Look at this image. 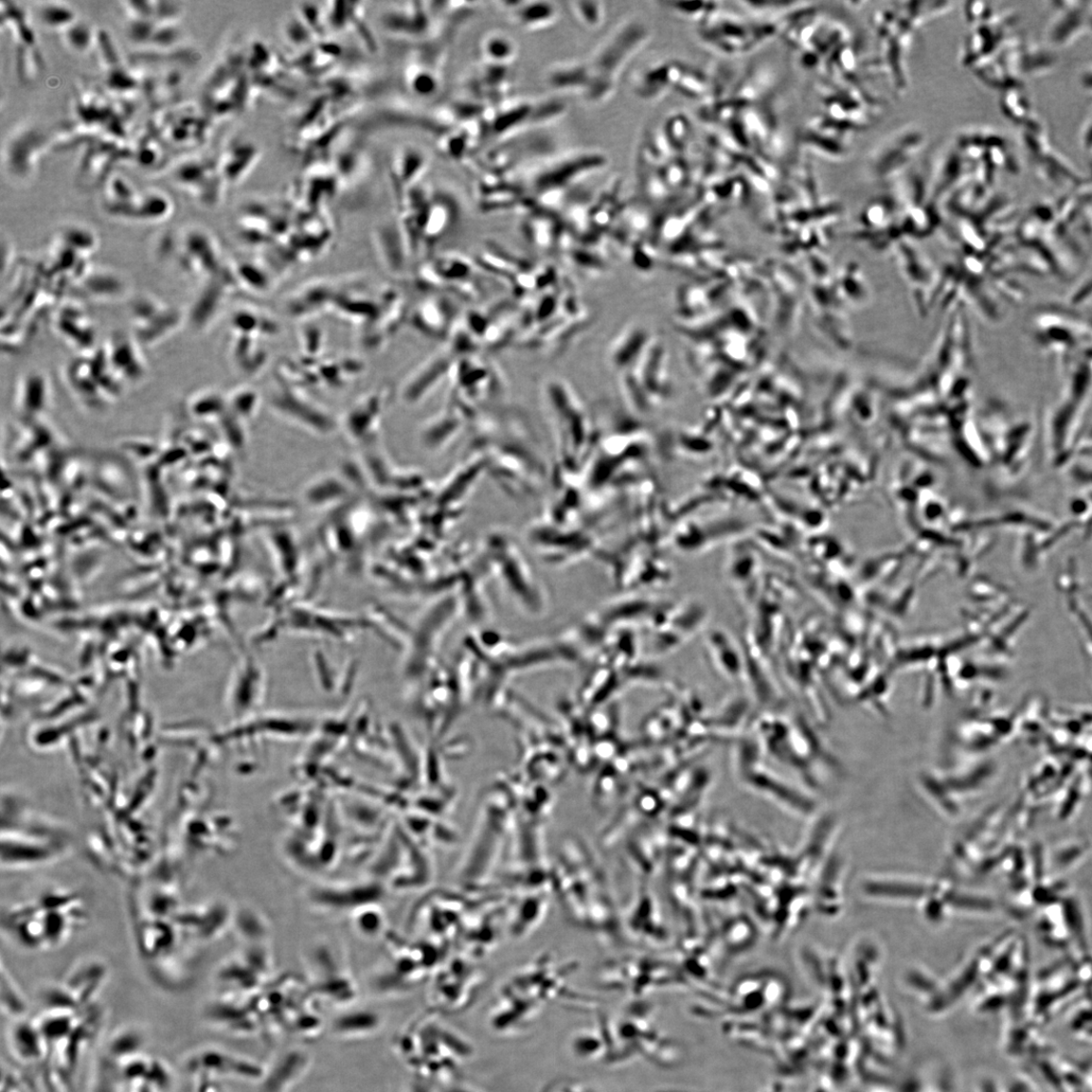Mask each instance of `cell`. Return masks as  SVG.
<instances>
[{
	"label": "cell",
	"mask_w": 1092,
	"mask_h": 1092,
	"mask_svg": "<svg viewBox=\"0 0 1092 1092\" xmlns=\"http://www.w3.org/2000/svg\"><path fill=\"white\" fill-rule=\"evenodd\" d=\"M542 398L560 443L575 444V435H582L586 426L587 414L574 389L561 378H548L542 387Z\"/></svg>",
	"instance_id": "277c9868"
},
{
	"label": "cell",
	"mask_w": 1092,
	"mask_h": 1092,
	"mask_svg": "<svg viewBox=\"0 0 1092 1092\" xmlns=\"http://www.w3.org/2000/svg\"><path fill=\"white\" fill-rule=\"evenodd\" d=\"M67 38L71 46L81 51L85 50L91 43L92 33L86 26L74 24L68 30Z\"/></svg>",
	"instance_id": "e0dca14e"
},
{
	"label": "cell",
	"mask_w": 1092,
	"mask_h": 1092,
	"mask_svg": "<svg viewBox=\"0 0 1092 1092\" xmlns=\"http://www.w3.org/2000/svg\"><path fill=\"white\" fill-rule=\"evenodd\" d=\"M86 917V905L78 893L51 889L8 908L4 926L8 934L24 947L51 950L73 937Z\"/></svg>",
	"instance_id": "6da1fadb"
},
{
	"label": "cell",
	"mask_w": 1092,
	"mask_h": 1092,
	"mask_svg": "<svg viewBox=\"0 0 1092 1092\" xmlns=\"http://www.w3.org/2000/svg\"><path fill=\"white\" fill-rule=\"evenodd\" d=\"M665 6L674 13L692 21H707L716 12L714 3H670Z\"/></svg>",
	"instance_id": "9a60e30c"
},
{
	"label": "cell",
	"mask_w": 1092,
	"mask_h": 1092,
	"mask_svg": "<svg viewBox=\"0 0 1092 1092\" xmlns=\"http://www.w3.org/2000/svg\"><path fill=\"white\" fill-rule=\"evenodd\" d=\"M569 6L572 14H574L577 21L585 28L595 30L602 25L605 15V9L602 3L575 2L570 3Z\"/></svg>",
	"instance_id": "5bb4252c"
},
{
	"label": "cell",
	"mask_w": 1092,
	"mask_h": 1092,
	"mask_svg": "<svg viewBox=\"0 0 1092 1092\" xmlns=\"http://www.w3.org/2000/svg\"><path fill=\"white\" fill-rule=\"evenodd\" d=\"M510 13L511 20L525 30H540L557 21L559 10L551 3L510 2L500 3Z\"/></svg>",
	"instance_id": "ba28073f"
},
{
	"label": "cell",
	"mask_w": 1092,
	"mask_h": 1092,
	"mask_svg": "<svg viewBox=\"0 0 1092 1092\" xmlns=\"http://www.w3.org/2000/svg\"><path fill=\"white\" fill-rule=\"evenodd\" d=\"M650 340L648 333L638 327L626 328L611 345L608 361L621 373L632 370L648 349Z\"/></svg>",
	"instance_id": "52a82bcc"
},
{
	"label": "cell",
	"mask_w": 1092,
	"mask_h": 1092,
	"mask_svg": "<svg viewBox=\"0 0 1092 1092\" xmlns=\"http://www.w3.org/2000/svg\"><path fill=\"white\" fill-rule=\"evenodd\" d=\"M483 62L493 66L507 67L517 56V45L504 33L494 32L483 38L479 45Z\"/></svg>",
	"instance_id": "8fae6325"
},
{
	"label": "cell",
	"mask_w": 1092,
	"mask_h": 1092,
	"mask_svg": "<svg viewBox=\"0 0 1092 1092\" xmlns=\"http://www.w3.org/2000/svg\"><path fill=\"white\" fill-rule=\"evenodd\" d=\"M651 35V28L637 17L622 22L584 61L587 85L582 99L598 103L610 98L623 70Z\"/></svg>",
	"instance_id": "7a4b0ae2"
},
{
	"label": "cell",
	"mask_w": 1092,
	"mask_h": 1092,
	"mask_svg": "<svg viewBox=\"0 0 1092 1092\" xmlns=\"http://www.w3.org/2000/svg\"><path fill=\"white\" fill-rule=\"evenodd\" d=\"M455 365L452 348L440 350L429 357L422 366L409 375L402 390L404 400L417 403L425 399L428 393L451 378Z\"/></svg>",
	"instance_id": "8992f818"
},
{
	"label": "cell",
	"mask_w": 1092,
	"mask_h": 1092,
	"mask_svg": "<svg viewBox=\"0 0 1092 1092\" xmlns=\"http://www.w3.org/2000/svg\"><path fill=\"white\" fill-rule=\"evenodd\" d=\"M606 157L597 152H584L552 161L536 170L531 179L533 189L539 192L561 191L587 173L606 166Z\"/></svg>",
	"instance_id": "5b68a950"
},
{
	"label": "cell",
	"mask_w": 1092,
	"mask_h": 1092,
	"mask_svg": "<svg viewBox=\"0 0 1092 1092\" xmlns=\"http://www.w3.org/2000/svg\"><path fill=\"white\" fill-rule=\"evenodd\" d=\"M259 155V149L253 143L233 145L223 161L222 171L226 181L232 184L240 182L256 165Z\"/></svg>",
	"instance_id": "30bf717a"
},
{
	"label": "cell",
	"mask_w": 1092,
	"mask_h": 1092,
	"mask_svg": "<svg viewBox=\"0 0 1092 1092\" xmlns=\"http://www.w3.org/2000/svg\"><path fill=\"white\" fill-rule=\"evenodd\" d=\"M426 167L427 160L422 152L415 148L403 149L395 161V167H393L395 169L393 176L397 177V190L400 192L405 188L414 187Z\"/></svg>",
	"instance_id": "7c38bea8"
},
{
	"label": "cell",
	"mask_w": 1092,
	"mask_h": 1092,
	"mask_svg": "<svg viewBox=\"0 0 1092 1092\" xmlns=\"http://www.w3.org/2000/svg\"><path fill=\"white\" fill-rule=\"evenodd\" d=\"M449 305L442 301H431L423 303L417 312V323H424L427 333L444 334L449 328L453 316Z\"/></svg>",
	"instance_id": "4fadbf2b"
},
{
	"label": "cell",
	"mask_w": 1092,
	"mask_h": 1092,
	"mask_svg": "<svg viewBox=\"0 0 1092 1092\" xmlns=\"http://www.w3.org/2000/svg\"><path fill=\"white\" fill-rule=\"evenodd\" d=\"M42 21L52 28H61L75 22V11L69 8L57 5L48 4L41 10Z\"/></svg>",
	"instance_id": "2e32d148"
},
{
	"label": "cell",
	"mask_w": 1092,
	"mask_h": 1092,
	"mask_svg": "<svg viewBox=\"0 0 1092 1092\" xmlns=\"http://www.w3.org/2000/svg\"><path fill=\"white\" fill-rule=\"evenodd\" d=\"M8 827L2 833V864L10 870L45 865L63 856L67 835L45 827Z\"/></svg>",
	"instance_id": "3957f363"
},
{
	"label": "cell",
	"mask_w": 1092,
	"mask_h": 1092,
	"mask_svg": "<svg viewBox=\"0 0 1092 1092\" xmlns=\"http://www.w3.org/2000/svg\"><path fill=\"white\" fill-rule=\"evenodd\" d=\"M684 68L678 64H659L651 69L644 71L642 76L637 78L636 91L637 94L646 100H655L658 96L665 94L669 91V87L675 83L678 84V79H681Z\"/></svg>",
	"instance_id": "9c48e42d"
}]
</instances>
